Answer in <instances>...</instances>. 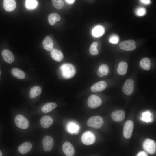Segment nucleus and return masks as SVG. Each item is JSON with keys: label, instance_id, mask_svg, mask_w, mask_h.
<instances>
[{"label": "nucleus", "instance_id": "nucleus-1", "mask_svg": "<svg viewBox=\"0 0 156 156\" xmlns=\"http://www.w3.org/2000/svg\"><path fill=\"white\" fill-rule=\"evenodd\" d=\"M60 70L62 77L66 79L73 77L76 72L74 66L69 63H65L62 65L60 67Z\"/></svg>", "mask_w": 156, "mask_h": 156}, {"label": "nucleus", "instance_id": "nucleus-2", "mask_svg": "<svg viewBox=\"0 0 156 156\" xmlns=\"http://www.w3.org/2000/svg\"><path fill=\"white\" fill-rule=\"evenodd\" d=\"M104 124L103 118L99 116H96L90 118L87 122V125L95 129L101 128Z\"/></svg>", "mask_w": 156, "mask_h": 156}, {"label": "nucleus", "instance_id": "nucleus-3", "mask_svg": "<svg viewBox=\"0 0 156 156\" xmlns=\"http://www.w3.org/2000/svg\"><path fill=\"white\" fill-rule=\"evenodd\" d=\"M143 147L144 149L150 154H153L156 152V144L153 140L146 139L143 143Z\"/></svg>", "mask_w": 156, "mask_h": 156}, {"label": "nucleus", "instance_id": "nucleus-4", "mask_svg": "<svg viewBox=\"0 0 156 156\" xmlns=\"http://www.w3.org/2000/svg\"><path fill=\"white\" fill-rule=\"evenodd\" d=\"M15 122L18 127L23 129H27L29 125V123L27 119L21 114H18L16 116Z\"/></svg>", "mask_w": 156, "mask_h": 156}, {"label": "nucleus", "instance_id": "nucleus-5", "mask_svg": "<svg viewBox=\"0 0 156 156\" xmlns=\"http://www.w3.org/2000/svg\"><path fill=\"white\" fill-rule=\"evenodd\" d=\"M81 140L82 143L86 145L93 144L95 141V137L94 134L90 131H86L82 135Z\"/></svg>", "mask_w": 156, "mask_h": 156}, {"label": "nucleus", "instance_id": "nucleus-6", "mask_svg": "<svg viewBox=\"0 0 156 156\" xmlns=\"http://www.w3.org/2000/svg\"><path fill=\"white\" fill-rule=\"evenodd\" d=\"M102 100L98 96L93 95L90 96L88 100V106L92 109H94L99 107L101 104Z\"/></svg>", "mask_w": 156, "mask_h": 156}, {"label": "nucleus", "instance_id": "nucleus-7", "mask_svg": "<svg viewBox=\"0 0 156 156\" xmlns=\"http://www.w3.org/2000/svg\"><path fill=\"white\" fill-rule=\"evenodd\" d=\"M134 127L133 122L131 120H128L125 124L123 130V135L127 139L130 138L132 135Z\"/></svg>", "mask_w": 156, "mask_h": 156}, {"label": "nucleus", "instance_id": "nucleus-8", "mask_svg": "<svg viewBox=\"0 0 156 156\" xmlns=\"http://www.w3.org/2000/svg\"><path fill=\"white\" fill-rule=\"evenodd\" d=\"M120 49L125 51H130L136 47L135 43L133 40H129L121 42L119 44Z\"/></svg>", "mask_w": 156, "mask_h": 156}, {"label": "nucleus", "instance_id": "nucleus-9", "mask_svg": "<svg viewBox=\"0 0 156 156\" xmlns=\"http://www.w3.org/2000/svg\"><path fill=\"white\" fill-rule=\"evenodd\" d=\"M134 88L133 81L129 79L125 82L123 87L122 90L124 93L127 95H130L133 93Z\"/></svg>", "mask_w": 156, "mask_h": 156}, {"label": "nucleus", "instance_id": "nucleus-10", "mask_svg": "<svg viewBox=\"0 0 156 156\" xmlns=\"http://www.w3.org/2000/svg\"><path fill=\"white\" fill-rule=\"evenodd\" d=\"M42 144L44 149L45 151H50L52 149L53 144V138L49 136H45L42 140Z\"/></svg>", "mask_w": 156, "mask_h": 156}, {"label": "nucleus", "instance_id": "nucleus-11", "mask_svg": "<svg viewBox=\"0 0 156 156\" xmlns=\"http://www.w3.org/2000/svg\"><path fill=\"white\" fill-rule=\"evenodd\" d=\"M62 150L64 153L67 156H73L75 153V150L72 144L66 142L62 145Z\"/></svg>", "mask_w": 156, "mask_h": 156}, {"label": "nucleus", "instance_id": "nucleus-12", "mask_svg": "<svg viewBox=\"0 0 156 156\" xmlns=\"http://www.w3.org/2000/svg\"><path fill=\"white\" fill-rule=\"evenodd\" d=\"M111 117L113 121L116 122H121L124 119L125 117V113L122 110L115 111L112 113Z\"/></svg>", "mask_w": 156, "mask_h": 156}, {"label": "nucleus", "instance_id": "nucleus-13", "mask_svg": "<svg viewBox=\"0 0 156 156\" xmlns=\"http://www.w3.org/2000/svg\"><path fill=\"white\" fill-rule=\"evenodd\" d=\"M107 86V83L105 81H101L93 85L90 89L93 92H100L104 90L106 88Z\"/></svg>", "mask_w": 156, "mask_h": 156}, {"label": "nucleus", "instance_id": "nucleus-14", "mask_svg": "<svg viewBox=\"0 0 156 156\" xmlns=\"http://www.w3.org/2000/svg\"><path fill=\"white\" fill-rule=\"evenodd\" d=\"M2 55L4 60L8 63H12L14 60L13 54L11 51L8 50H3L2 52Z\"/></svg>", "mask_w": 156, "mask_h": 156}, {"label": "nucleus", "instance_id": "nucleus-15", "mask_svg": "<svg viewBox=\"0 0 156 156\" xmlns=\"http://www.w3.org/2000/svg\"><path fill=\"white\" fill-rule=\"evenodd\" d=\"M53 121V119L51 117L49 116L45 115L41 118L40 124L43 128H47L52 124Z\"/></svg>", "mask_w": 156, "mask_h": 156}, {"label": "nucleus", "instance_id": "nucleus-16", "mask_svg": "<svg viewBox=\"0 0 156 156\" xmlns=\"http://www.w3.org/2000/svg\"><path fill=\"white\" fill-rule=\"evenodd\" d=\"M16 3L15 0H4L3 7L4 9L8 12H11L15 8Z\"/></svg>", "mask_w": 156, "mask_h": 156}, {"label": "nucleus", "instance_id": "nucleus-17", "mask_svg": "<svg viewBox=\"0 0 156 156\" xmlns=\"http://www.w3.org/2000/svg\"><path fill=\"white\" fill-rule=\"evenodd\" d=\"M42 44L45 49L48 51H50L52 50L53 46V42L51 38L47 36L44 39Z\"/></svg>", "mask_w": 156, "mask_h": 156}, {"label": "nucleus", "instance_id": "nucleus-18", "mask_svg": "<svg viewBox=\"0 0 156 156\" xmlns=\"http://www.w3.org/2000/svg\"><path fill=\"white\" fill-rule=\"evenodd\" d=\"M32 147V144L28 142H25L18 147V150L22 154H25L30 151Z\"/></svg>", "mask_w": 156, "mask_h": 156}, {"label": "nucleus", "instance_id": "nucleus-19", "mask_svg": "<svg viewBox=\"0 0 156 156\" xmlns=\"http://www.w3.org/2000/svg\"><path fill=\"white\" fill-rule=\"evenodd\" d=\"M51 54L52 58L58 62L61 61L63 58V55L62 52L56 49H52Z\"/></svg>", "mask_w": 156, "mask_h": 156}, {"label": "nucleus", "instance_id": "nucleus-20", "mask_svg": "<svg viewBox=\"0 0 156 156\" xmlns=\"http://www.w3.org/2000/svg\"><path fill=\"white\" fill-rule=\"evenodd\" d=\"M104 32V27L101 25H98L94 27L92 31V35L95 37L101 36L103 34Z\"/></svg>", "mask_w": 156, "mask_h": 156}, {"label": "nucleus", "instance_id": "nucleus-21", "mask_svg": "<svg viewBox=\"0 0 156 156\" xmlns=\"http://www.w3.org/2000/svg\"><path fill=\"white\" fill-rule=\"evenodd\" d=\"M42 89L40 86H35L30 89L29 92V96L31 98H35L40 95Z\"/></svg>", "mask_w": 156, "mask_h": 156}, {"label": "nucleus", "instance_id": "nucleus-22", "mask_svg": "<svg viewBox=\"0 0 156 156\" xmlns=\"http://www.w3.org/2000/svg\"><path fill=\"white\" fill-rule=\"evenodd\" d=\"M57 106V104L54 102L47 103L41 108V111L44 113H48L54 109Z\"/></svg>", "mask_w": 156, "mask_h": 156}, {"label": "nucleus", "instance_id": "nucleus-23", "mask_svg": "<svg viewBox=\"0 0 156 156\" xmlns=\"http://www.w3.org/2000/svg\"><path fill=\"white\" fill-rule=\"evenodd\" d=\"M128 68L127 63L125 62H120L118 65L117 71L120 75H123L127 73Z\"/></svg>", "mask_w": 156, "mask_h": 156}, {"label": "nucleus", "instance_id": "nucleus-24", "mask_svg": "<svg viewBox=\"0 0 156 156\" xmlns=\"http://www.w3.org/2000/svg\"><path fill=\"white\" fill-rule=\"evenodd\" d=\"M60 19V16L57 13H53L50 14L48 17V21L50 25L53 26L55 23Z\"/></svg>", "mask_w": 156, "mask_h": 156}, {"label": "nucleus", "instance_id": "nucleus-25", "mask_svg": "<svg viewBox=\"0 0 156 156\" xmlns=\"http://www.w3.org/2000/svg\"><path fill=\"white\" fill-rule=\"evenodd\" d=\"M140 66L144 70H148L151 66V61L148 58H144L140 61Z\"/></svg>", "mask_w": 156, "mask_h": 156}, {"label": "nucleus", "instance_id": "nucleus-26", "mask_svg": "<svg viewBox=\"0 0 156 156\" xmlns=\"http://www.w3.org/2000/svg\"><path fill=\"white\" fill-rule=\"evenodd\" d=\"M12 73L13 76L20 79H23L25 77V74L22 71L17 68H14L12 70Z\"/></svg>", "mask_w": 156, "mask_h": 156}, {"label": "nucleus", "instance_id": "nucleus-27", "mask_svg": "<svg viewBox=\"0 0 156 156\" xmlns=\"http://www.w3.org/2000/svg\"><path fill=\"white\" fill-rule=\"evenodd\" d=\"M38 5L36 0H26L25 6L29 10H33L36 8Z\"/></svg>", "mask_w": 156, "mask_h": 156}, {"label": "nucleus", "instance_id": "nucleus-28", "mask_svg": "<svg viewBox=\"0 0 156 156\" xmlns=\"http://www.w3.org/2000/svg\"><path fill=\"white\" fill-rule=\"evenodd\" d=\"M141 119L146 122H152L153 119L151 114L149 111H147L142 113Z\"/></svg>", "mask_w": 156, "mask_h": 156}, {"label": "nucleus", "instance_id": "nucleus-29", "mask_svg": "<svg viewBox=\"0 0 156 156\" xmlns=\"http://www.w3.org/2000/svg\"><path fill=\"white\" fill-rule=\"evenodd\" d=\"M98 43L94 42L92 43L90 48V54L93 55H97L98 53V51L97 49Z\"/></svg>", "mask_w": 156, "mask_h": 156}, {"label": "nucleus", "instance_id": "nucleus-30", "mask_svg": "<svg viewBox=\"0 0 156 156\" xmlns=\"http://www.w3.org/2000/svg\"><path fill=\"white\" fill-rule=\"evenodd\" d=\"M98 70L104 75H107L109 73V67L105 64H102L99 67Z\"/></svg>", "mask_w": 156, "mask_h": 156}, {"label": "nucleus", "instance_id": "nucleus-31", "mask_svg": "<svg viewBox=\"0 0 156 156\" xmlns=\"http://www.w3.org/2000/svg\"><path fill=\"white\" fill-rule=\"evenodd\" d=\"M52 3L56 9L60 10L64 6V3L62 0H52Z\"/></svg>", "mask_w": 156, "mask_h": 156}, {"label": "nucleus", "instance_id": "nucleus-32", "mask_svg": "<svg viewBox=\"0 0 156 156\" xmlns=\"http://www.w3.org/2000/svg\"><path fill=\"white\" fill-rule=\"evenodd\" d=\"M119 38L116 35H113L111 36L109 39L110 42L113 44H117L119 41Z\"/></svg>", "mask_w": 156, "mask_h": 156}, {"label": "nucleus", "instance_id": "nucleus-33", "mask_svg": "<svg viewBox=\"0 0 156 156\" xmlns=\"http://www.w3.org/2000/svg\"><path fill=\"white\" fill-rule=\"evenodd\" d=\"M136 13L137 15L138 16H142L146 14V10L144 8H139L136 10Z\"/></svg>", "mask_w": 156, "mask_h": 156}, {"label": "nucleus", "instance_id": "nucleus-34", "mask_svg": "<svg viewBox=\"0 0 156 156\" xmlns=\"http://www.w3.org/2000/svg\"><path fill=\"white\" fill-rule=\"evenodd\" d=\"M68 128V130L71 132H75V133L76 131L78 129V127L77 125L72 123L69 125Z\"/></svg>", "mask_w": 156, "mask_h": 156}, {"label": "nucleus", "instance_id": "nucleus-35", "mask_svg": "<svg viewBox=\"0 0 156 156\" xmlns=\"http://www.w3.org/2000/svg\"><path fill=\"white\" fill-rule=\"evenodd\" d=\"M137 156H147V154L144 151H142L139 152L137 155Z\"/></svg>", "mask_w": 156, "mask_h": 156}, {"label": "nucleus", "instance_id": "nucleus-36", "mask_svg": "<svg viewBox=\"0 0 156 156\" xmlns=\"http://www.w3.org/2000/svg\"><path fill=\"white\" fill-rule=\"evenodd\" d=\"M143 3L148 4L150 3V0H140Z\"/></svg>", "mask_w": 156, "mask_h": 156}, {"label": "nucleus", "instance_id": "nucleus-37", "mask_svg": "<svg viewBox=\"0 0 156 156\" xmlns=\"http://www.w3.org/2000/svg\"><path fill=\"white\" fill-rule=\"evenodd\" d=\"M97 73V75L100 77H102L104 76L98 70Z\"/></svg>", "mask_w": 156, "mask_h": 156}, {"label": "nucleus", "instance_id": "nucleus-38", "mask_svg": "<svg viewBox=\"0 0 156 156\" xmlns=\"http://www.w3.org/2000/svg\"><path fill=\"white\" fill-rule=\"evenodd\" d=\"M75 0H66V1L69 3H73Z\"/></svg>", "mask_w": 156, "mask_h": 156}, {"label": "nucleus", "instance_id": "nucleus-39", "mask_svg": "<svg viewBox=\"0 0 156 156\" xmlns=\"http://www.w3.org/2000/svg\"><path fill=\"white\" fill-rule=\"evenodd\" d=\"M2 155V153L1 151H0V156H1Z\"/></svg>", "mask_w": 156, "mask_h": 156}, {"label": "nucleus", "instance_id": "nucleus-40", "mask_svg": "<svg viewBox=\"0 0 156 156\" xmlns=\"http://www.w3.org/2000/svg\"><path fill=\"white\" fill-rule=\"evenodd\" d=\"M0 74H1V71H0Z\"/></svg>", "mask_w": 156, "mask_h": 156}]
</instances>
